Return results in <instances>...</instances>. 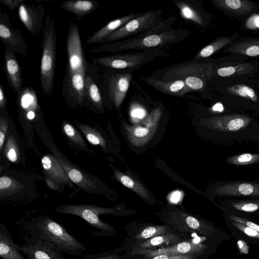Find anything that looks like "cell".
Segmentation results:
<instances>
[{
  "instance_id": "cell-1",
  "label": "cell",
  "mask_w": 259,
  "mask_h": 259,
  "mask_svg": "<svg viewBox=\"0 0 259 259\" xmlns=\"http://www.w3.org/2000/svg\"><path fill=\"white\" fill-rule=\"evenodd\" d=\"M176 19L174 17L163 20L156 27L137 36L100 46L90 51L92 53L101 52L120 53L130 50L145 51L164 49L169 45L177 44L189 34L186 29L176 30L170 27Z\"/></svg>"
},
{
  "instance_id": "cell-2",
  "label": "cell",
  "mask_w": 259,
  "mask_h": 259,
  "mask_svg": "<svg viewBox=\"0 0 259 259\" xmlns=\"http://www.w3.org/2000/svg\"><path fill=\"white\" fill-rule=\"evenodd\" d=\"M26 228L31 237L48 241L71 256H79L87 249L62 225L47 215L32 219Z\"/></svg>"
},
{
  "instance_id": "cell-3",
  "label": "cell",
  "mask_w": 259,
  "mask_h": 259,
  "mask_svg": "<svg viewBox=\"0 0 259 259\" xmlns=\"http://www.w3.org/2000/svg\"><path fill=\"white\" fill-rule=\"evenodd\" d=\"M57 54V38L55 23L50 12L46 14L42 40L40 63V83L44 92L52 94Z\"/></svg>"
},
{
  "instance_id": "cell-4",
  "label": "cell",
  "mask_w": 259,
  "mask_h": 259,
  "mask_svg": "<svg viewBox=\"0 0 259 259\" xmlns=\"http://www.w3.org/2000/svg\"><path fill=\"white\" fill-rule=\"evenodd\" d=\"M54 210L57 213L74 215L83 219L98 230L92 232L96 236L111 235L115 232L112 225L103 222L99 216L116 214L119 208H108L90 204H65L56 206Z\"/></svg>"
},
{
  "instance_id": "cell-5",
  "label": "cell",
  "mask_w": 259,
  "mask_h": 259,
  "mask_svg": "<svg viewBox=\"0 0 259 259\" xmlns=\"http://www.w3.org/2000/svg\"><path fill=\"white\" fill-rule=\"evenodd\" d=\"M170 55L164 49L140 53L112 55L92 59V62L100 66L117 69L138 68L155 59Z\"/></svg>"
},
{
  "instance_id": "cell-6",
  "label": "cell",
  "mask_w": 259,
  "mask_h": 259,
  "mask_svg": "<svg viewBox=\"0 0 259 259\" xmlns=\"http://www.w3.org/2000/svg\"><path fill=\"white\" fill-rule=\"evenodd\" d=\"M161 12L152 10L142 13L133 19L113 33L101 40L106 44L137 36L154 28L162 21Z\"/></svg>"
},
{
  "instance_id": "cell-7",
  "label": "cell",
  "mask_w": 259,
  "mask_h": 259,
  "mask_svg": "<svg viewBox=\"0 0 259 259\" xmlns=\"http://www.w3.org/2000/svg\"><path fill=\"white\" fill-rule=\"evenodd\" d=\"M214 70L212 63L190 61L158 70L152 76L156 79L167 81L182 79L188 76H197L208 81Z\"/></svg>"
},
{
  "instance_id": "cell-8",
  "label": "cell",
  "mask_w": 259,
  "mask_h": 259,
  "mask_svg": "<svg viewBox=\"0 0 259 259\" xmlns=\"http://www.w3.org/2000/svg\"><path fill=\"white\" fill-rule=\"evenodd\" d=\"M161 115L160 108H157L135 125H130L123 122L124 128L131 144L135 147H141L148 143L156 132Z\"/></svg>"
},
{
  "instance_id": "cell-9",
  "label": "cell",
  "mask_w": 259,
  "mask_h": 259,
  "mask_svg": "<svg viewBox=\"0 0 259 259\" xmlns=\"http://www.w3.org/2000/svg\"><path fill=\"white\" fill-rule=\"evenodd\" d=\"M68 74L75 72L85 73L86 62L84 57L78 27L70 23L66 41Z\"/></svg>"
},
{
  "instance_id": "cell-10",
  "label": "cell",
  "mask_w": 259,
  "mask_h": 259,
  "mask_svg": "<svg viewBox=\"0 0 259 259\" xmlns=\"http://www.w3.org/2000/svg\"><path fill=\"white\" fill-rule=\"evenodd\" d=\"M206 246L202 243L192 241H180L173 245L158 249H142L133 248L131 254L142 255L150 258L157 255H198L203 252Z\"/></svg>"
},
{
  "instance_id": "cell-11",
  "label": "cell",
  "mask_w": 259,
  "mask_h": 259,
  "mask_svg": "<svg viewBox=\"0 0 259 259\" xmlns=\"http://www.w3.org/2000/svg\"><path fill=\"white\" fill-rule=\"evenodd\" d=\"M19 248L27 259H65L63 252L55 245L38 238L26 237Z\"/></svg>"
},
{
  "instance_id": "cell-12",
  "label": "cell",
  "mask_w": 259,
  "mask_h": 259,
  "mask_svg": "<svg viewBox=\"0 0 259 259\" xmlns=\"http://www.w3.org/2000/svg\"><path fill=\"white\" fill-rule=\"evenodd\" d=\"M50 149L54 156L56 157L60 164L65 169L70 181L79 188L87 192L94 193L97 192L98 184L95 177L83 171L81 168H77L73 164L66 160L57 150L51 146Z\"/></svg>"
},
{
  "instance_id": "cell-13",
  "label": "cell",
  "mask_w": 259,
  "mask_h": 259,
  "mask_svg": "<svg viewBox=\"0 0 259 259\" xmlns=\"http://www.w3.org/2000/svg\"><path fill=\"white\" fill-rule=\"evenodd\" d=\"M167 222L172 226L174 229L181 232L204 235L208 234L212 231L211 228L207 224L192 215L179 210L169 213Z\"/></svg>"
},
{
  "instance_id": "cell-14",
  "label": "cell",
  "mask_w": 259,
  "mask_h": 259,
  "mask_svg": "<svg viewBox=\"0 0 259 259\" xmlns=\"http://www.w3.org/2000/svg\"><path fill=\"white\" fill-rule=\"evenodd\" d=\"M250 120V118L246 115H225L202 119L200 124L220 131L235 132L246 127Z\"/></svg>"
},
{
  "instance_id": "cell-15",
  "label": "cell",
  "mask_w": 259,
  "mask_h": 259,
  "mask_svg": "<svg viewBox=\"0 0 259 259\" xmlns=\"http://www.w3.org/2000/svg\"><path fill=\"white\" fill-rule=\"evenodd\" d=\"M8 17L1 14L0 18V37L3 42L14 52L26 54L27 48L21 32L13 28L9 23Z\"/></svg>"
},
{
  "instance_id": "cell-16",
  "label": "cell",
  "mask_w": 259,
  "mask_h": 259,
  "mask_svg": "<svg viewBox=\"0 0 259 259\" xmlns=\"http://www.w3.org/2000/svg\"><path fill=\"white\" fill-rule=\"evenodd\" d=\"M219 196H247L259 197V183L234 181L220 185L214 189Z\"/></svg>"
},
{
  "instance_id": "cell-17",
  "label": "cell",
  "mask_w": 259,
  "mask_h": 259,
  "mask_svg": "<svg viewBox=\"0 0 259 259\" xmlns=\"http://www.w3.org/2000/svg\"><path fill=\"white\" fill-rule=\"evenodd\" d=\"M20 20L27 30L36 35L42 28L44 10L41 5L30 6L23 3L18 8Z\"/></svg>"
},
{
  "instance_id": "cell-18",
  "label": "cell",
  "mask_w": 259,
  "mask_h": 259,
  "mask_svg": "<svg viewBox=\"0 0 259 259\" xmlns=\"http://www.w3.org/2000/svg\"><path fill=\"white\" fill-rule=\"evenodd\" d=\"M132 78L131 73H116L112 75L109 78V95L116 108H119L123 102Z\"/></svg>"
},
{
  "instance_id": "cell-19",
  "label": "cell",
  "mask_w": 259,
  "mask_h": 259,
  "mask_svg": "<svg viewBox=\"0 0 259 259\" xmlns=\"http://www.w3.org/2000/svg\"><path fill=\"white\" fill-rule=\"evenodd\" d=\"M141 79L155 90L168 95L182 96L192 91L181 79L167 81L150 76L141 77Z\"/></svg>"
},
{
  "instance_id": "cell-20",
  "label": "cell",
  "mask_w": 259,
  "mask_h": 259,
  "mask_svg": "<svg viewBox=\"0 0 259 259\" xmlns=\"http://www.w3.org/2000/svg\"><path fill=\"white\" fill-rule=\"evenodd\" d=\"M41 165L49 180L58 184H70L68 176L56 157L51 154L45 155L41 160Z\"/></svg>"
},
{
  "instance_id": "cell-21",
  "label": "cell",
  "mask_w": 259,
  "mask_h": 259,
  "mask_svg": "<svg viewBox=\"0 0 259 259\" xmlns=\"http://www.w3.org/2000/svg\"><path fill=\"white\" fill-rule=\"evenodd\" d=\"M4 62L8 79L14 91L18 93L22 89L21 67L14 52L7 47L4 53Z\"/></svg>"
},
{
  "instance_id": "cell-22",
  "label": "cell",
  "mask_w": 259,
  "mask_h": 259,
  "mask_svg": "<svg viewBox=\"0 0 259 259\" xmlns=\"http://www.w3.org/2000/svg\"><path fill=\"white\" fill-rule=\"evenodd\" d=\"M141 14L142 13H131L112 20L89 36L87 40V43L92 44L100 42L118 30L127 22Z\"/></svg>"
},
{
  "instance_id": "cell-23",
  "label": "cell",
  "mask_w": 259,
  "mask_h": 259,
  "mask_svg": "<svg viewBox=\"0 0 259 259\" xmlns=\"http://www.w3.org/2000/svg\"><path fill=\"white\" fill-rule=\"evenodd\" d=\"M0 256L2 259H25L6 227L0 223Z\"/></svg>"
},
{
  "instance_id": "cell-24",
  "label": "cell",
  "mask_w": 259,
  "mask_h": 259,
  "mask_svg": "<svg viewBox=\"0 0 259 259\" xmlns=\"http://www.w3.org/2000/svg\"><path fill=\"white\" fill-rule=\"evenodd\" d=\"M224 52L259 57V38H241L234 41L227 47Z\"/></svg>"
},
{
  "instance_id": "cell-25",
  "label": "cell",
  "mask_w": 259,
  "mask_h": 259,
  "mask_svg": "<svg viewBox=\"0 0 259 259\" xmlns=\"http://www.w3.org/2000/svg\"><path fill=\"white\" fill-rule=\"evenodd\" d=\"M212 2L218 8L235 15H247L255 9V4L247 0H213Z\"/></svg>"
},
{
  "instance_id": "cell-26",
  "label": "cell",
  "mask_w": 259,
  "mask_h": 259,
  "mask_svg": "<svg viewBox=\"0 0 259 259\" xmlns=\"http://www.w3.org/2000/svg\"><path fill=\"white\" fill-rule=\"evenodd\" d=\"M99 6L97 1L90 0L65 1L62 4V7L64 10L79 18L91 13Z\"/></svg>"
},
{
  "instance_id": "cell-27",
  "label": "cell",
  "mask_w": 259,
  "mask_h": 259,
  "mask_svg": "<svg viewBox=\"0 0 259 259\" xmlns=\"http://www.w3.org/2000/svg\"><path fill=\"white\" fill-rule=\"evenodd\" d=\"M182 238L173 232L157 235L149 239L138 241L133 248L142 249H154L162 244L176 243L180 242Z\"/></svg>"
},
{
  "instance_id": "cell-28",
  "label": "cell",
  "mask_w": 259,
  "mask_h": 259,
  "mask_svg": "<svg viewBox=\"0 0 259 259\" xmlns=\"http://www.w3.org/2000/svg\"><path fill=\"white\" fill-rule=\"evenodd\" d=\"M114 176L117 181L137 193L143 199L145 200H150L151 197L149 192L137 180L116 169H114Z\"/></svg>"
},
{
  "instance_id": "cell-29",
  "label": "cell",
  "mask_w": 259,
  "mask_h": 259,
  "mask_svg": "<svg viewBox=\"0 0 259 259\" xmlns=\"http://www.w3.org/2000/svg\"><path fill=\"white\" fill-rule=\"evenodd\" d=\"M235 33L231 36H221L203 48L194 57V59L208 58L233 42L238 37Z\"/></svg>"
},
{
  "instance_id": "cell-30",
  "label": "cell",
  "mask_w": 259,
  "mask_h": 259,
  "mask_svg": "<svg viewBox=\"0 0 259 259\" xmlns=\"http://www.w3.org/2000/svg\"><path fill=\"white\" fill-rule=\"evenodd\" d=\"M18 93V101L21 108L26 112H35L38 108L37 96L32 88H22Z\"/></svg>"
},
{
  "instance_id": "cell-31",
  "label": "cell",
  "mask_w": 259,
  "mask_h": 259,
  "mask_svg": "<svg viewBox=\"0 0 259 259\" xmlns=\"http://www.w3.org/2000/svg\"><path fill=\"white\" fill-rule=\"evenodd\" d=\"M85 73L75 72L68 74L69 83L77 102L81 104L85 94Z\"/></svg>"
},
{
  "instance_id": "cell-32",
  "label": "cell",
  "mask_w": 259,
  "mask_h": 259,
  "mask_svg": "<svg viewBox=\"0 0 259 259\" xmlns=\"http://www.w3.org/2000/svg\"><path fill=\"white\" fill-rule=\"evenodd\" d=\"M255 69L251 63H245L230 65L218 68L216 70L217 75L222 77L244 75L251 73Z\"/></svg>"
},
{
  "instance_id": "cell-33",
  "label": "cell",
  "mask_w": 259,
  "mask_h": 259,
  "mask_svg": "<svg viewBox=\"0 0 259 259\" xmlns=\"http://www.w3.org/2000/svg\"><path fill=\"white\" fill-rule=\"evenodd\" d=\"M173 2L179 8L180 14L184 18L199 25H204V19L196 8L184 1H174Z\"/></svg>"
},
{
  "instance_id": "cell-34",
  "label": "cell",
  "mask_w": 259,
  "mask_h": 259,
  "mask_svg": "<svg viewBox=\"0 0 259 259\" xmlns=\"http://www.w3.org/2000/svg\"><path fill=\"white\" fill-rule=\"evenodd\" d=\"M24 185L14 178L4 175L0 178V197L1 199L19 192Z\"/></svg>"
},
{
  "instance_id": "cell-35",
  "label": "cell",
  "mask_w": 259,
  "mask_h": 259,
  "mask_svg": "<svg viewBox=\"0 0 259 259\" xmlns=\"http://www.w3.org/2000/svg\"><path fill=\"white\" fill-rule=\"evenodd\" d=\"M76 126L91 144L99 145L103 148H106L107 144L105 139L95 128L89 125L80 123H76Z\"/></svg>"
},
{
  "instance_id": "cell-36",
  "label": "cell",
  "mask_w": 259,
  "mask_h": 259,
  "mask_svg": "<svg viewBox=\"0 0 259 259\" xmlns=\"http://www.w3.org/2000/svg\"><path fill=\"white\" fill-rule=\"evenodd\" d=\"M85 94L93 104L98 109H103L102 98L99 88L93 78L86 75L85 77Z\"/></svg>"
},
{
  "instance_id": "cell-37",
  "label": "cell",
  "mask_w": 259,
  "mask_h": 259,
  "mask_svg": "<svg viewBox=\"0 0 259 259\" xmlns=\"http://www.w3.org/2000/svg\"><path fill=\"white\" fill-rule=\"evenodd\" d=\"M172 232L168 226L164 225L149 226L139 231L135 238L139 241L149 239L157 235Z\"/></svg>"
},
{
  "instance_id": "cell-38",
  "label": "cell",
  "mask_w": 259,
  "mask_h": 259,
  "mask_svg": "<svg viewBox=\"0 0 259 259\" xmlns=\"http://www.w3.org/2000/svg\"><path fill=\"white\" fill-rule=\"evenodd\" d=\"M227 92L231 94L248 99L253 102L258 100V97L255 91L245 84H236L228 87Z\"/></svg>"
},
{
  "instance_id": "cell-39",
  "label": "cell",
  "mask_w": 259,
  "mask_h": 259,
  "mask_svg": "<svg viewBox=\"0 0 259 259\" xmlns=\"http://www.w3.org/2000/svg\"><path fill=\"white\" fill-rule=\"evenodd\" d=\"M5 154L8 160L17 162L20 158V150L17 142L13 135L10 134L6 142Z\"/></svg>"
},
{
  "instance_id": "cell-40",
  "label": "cell",
  "mask_w": 259,
  "mask_h": 259,
  "mask_svg": "<svg viewBox=\"0 0 259 259\" xmlns=\"http://www.w3.org/2000/svg\"><path fill=\"white\" fill-rule=\"evenodd\" d=\"M226 161L229 163L237 165L251 164L259 162V154L243 153L234 155L227 158Z\"/></svg>"
},
{
  "instance_id": "cell-41",
  "label": "cell",
  "mask_w": 259,
  "mask_h": 259,
  "mask_svg": "<svg viewBox=\"0 0 259 259\" xmlns=\"http://www.w3.org/2000/svg\"><path fill=\"white\" fill-rule=\"evenodd\" d=\"M63 129L66 135L74 143L82 148H87V145L80 134L70 123H63Z\"/></svg>"
},
{
  "instance_id": "cell-42",
  "label": "cell",
  "mask_w": 259,
  "mask_h": 259,
  "mask_svg": "<svg viewBox=\"0 0 259 259\" xmlns=\"http://www.w3.org/2000/svg\"><path fill=\"white\" fill-rule=\"evenodd\" d=\"M183 80L186 85L192 91H200L205 87L207 81L197 76H188Z\"/></svg>"
},
{
  "instance_id": "cell-43",
  "label": "cell",
  "mask_w": 259,
  "mask_h": 259,
  "mask_svg": "<svg viewBox=\"0 0 259 259\" xmlns=\"http://www.w3.org/2000/svg\"><path fill=\"white\" fill-rule=\"evenodd\" d=\"M231 205L235 209L251 212L259 209V202L255 201H239L232 202Z\"/></svg>"
},
{
  "instance_id": "cell-44",
  "label": "cell",
  "mask_w": 259,
  "mask_h": 259,
  "mask_svg": "<svg viewBox=\"0 0 259 259\" xmlns=\"http://www.w3.org/2000/svg\"><path fill=\"white\" fill-rule=\"evenodd\" d=\"M8 129V122L7 120L1 117L0 118V152H2L5 141Z\"/></svg>"
},
{
  "instance_id": "cell-45",
  "label": "cell",
  "mask_w": 259,
  "mask_h": 259,
  "mask_svg": "<svg viewBox=\"0 0 259 259\" xmlns=\"http://www.w3.org/2000/svg\"><path fill=\"white\" fill-rule=\"evenodd\" d=\"M232 224L246 235L253 238H259V233L253 229L239 223L233 222Z\"/></svg>"
},
{
  "instance_id": "cell-46",
  "label": "cell",
  "mask_w": 259,
  "mask_h": 259,
  "mask_svg": "<svg viewBox=\"0 0 259 259\" xmlns=\"http://www.w3.org/2000/svg\"><path fill=\"white\" fill-rule=\"evenodd\" d=\"M146 114L145 110L140 107L135 106L131 109V116L136 122L143 120L146 117Z\"/></svg>"
},
{
  "instance_id": "cell-47",
  "label": "cell",
  "mask_w": 259,
  "mask_h": 259,
  "mask_svg": "<svg viewBox=\"0 0 259 259\" xmlns=\"http://www.w3.org/2000/svg\"><path fill=\"white\" fill-rule=\"evenodd\" d=\"M230 219H231L232 221H235L237 223H239L245 225L249 227H250L254 230H255L256 231H257L258 233H259V225L254 223L252 222L249 221L248 220H245L244 219H242L241 218L235 216V215H230L229 217Z\"/></svg>"
},
{
  "instance_id": "cell-48",
  "label": "cell",
  "mask_w": 259,
  "mask_h": 259,
  "mask_svg": "<svg viewBox=\"0 0 259 259\" xmlns=\"http://www.w3.org/2000/svg\"><path fill=\"white\" fill-rule=\"evenodd\" d=\"M196 255H172L161 254L153 256L150 258H142L139 259H194L196 256Z\"/></svg>"
},
{
  "instance_id": "cell-49",
  "label": "cell",
  "mask_w": 259,
  "mask_h": 259,
  "mask_svg": "<svg viewBox=\"0 0 259 259\" xmlns=\"http://www.w3.org/2000/svg\"><path fill=\"white\" fill-rule=\"evenodd\" d=\"M84 259H119V256L115 253H102L89 255Z\"/></svg>"
},
{
  "instance_id": "cell-50",
  "label": "cell",
  "mask_w": 259,
  "mask_h": 259,
  "mask_svg": "<svg viewBox=\"0 0 259 259\" xmlns=\"http://www.w3.org/2000/svg\"><path fill=\"white\" fill-rule=\"evenodd\" d=\"M0 2L7 6L9 9L14 10L18 8L24 3V0H0Z\"/></svg>"
},
{
  "instance_id": "cell-51",
  "label": "cell",
  "mask_w": 259,
  "mask_h": 259,
  "mask_svg": "<svg viewBox=\"0 0 259 259\" xmlns=\"http://www.w3.org/2000/svg\"><path fill=\"white\" fill-rule=\"evenodd\" d=\"M182 197V194L180 191H177L173 192L169 197V200L172 203H178L179 202Z\"/></svg>"
},
{
  "instance_id": "cell-52",
  "label": "cell",
  "mask_w": 259,
  "mask_h": 259,
  "mask_svg": "<svg viewBox=\"0 0 259 259\" xmlns=\"http://www.w3.org/2000/svg\"><path fill=\"white\" fill-rule=\"evenodd\" d=\"M6 103V99L4 90L2 84H0V108L3 109L5 107Z\"/></svg>"
}]
</instances>
